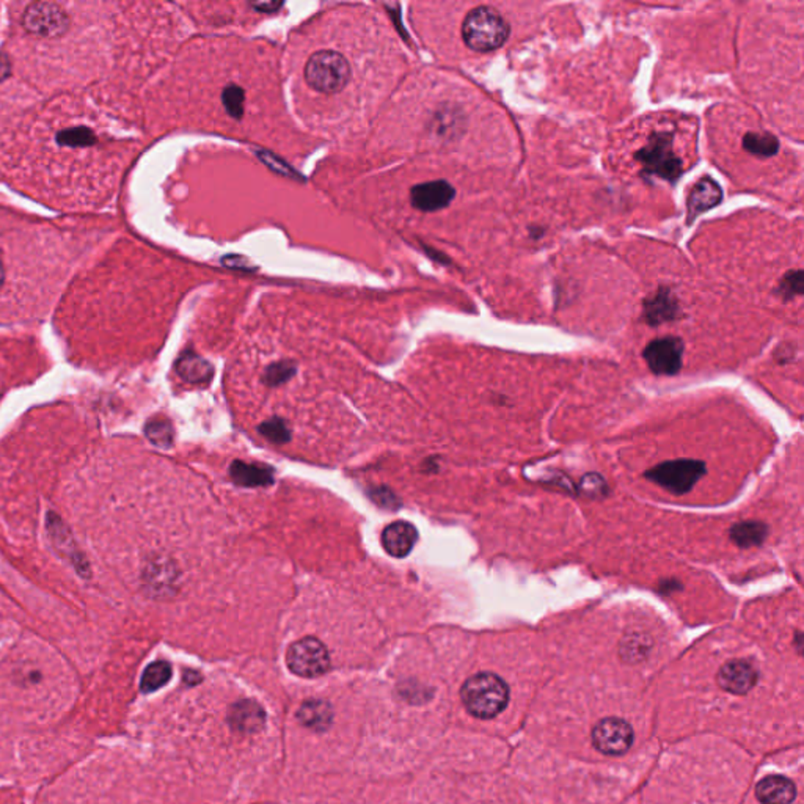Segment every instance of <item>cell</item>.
Instances as JSON below:
<instances>
[{
	"instance_id": "2",
	"label": "cell",
	"mask_w": 804,
	"mask_h": 804,
	"mask_svg": "<svg viewBox=\"0 0 804 804\" xmlns=\"http://www.w3.org/2000/svg\"><path fill=\"white\" fill-rule=\"evenodd\" d=\"M510 700V690L498 675L491 673L470 677L462 687V700L468 712L478 718H493Z\"/></svg>"
},
{
	"instance_id": "19",
	"label": "cell",
	"mask_w": 804,
	"mask_h": 804,
	"mask_svg": "<svg viewBox=\"0 0 804 804\" xmlns=\"http://www.w3.org/2000/svg\"><path fill=\"white\" fill-rule=\"evenodd\" d=\"M768 527L765 523L746 522L736 523L729 531L732 542L737 544L742 548H751V547L761 546L762 542L767 538Z\"/></svg>"
},
{
	"instance_id": "7",
	"label": "cell",
	"mask_w": 804,
	"mask_h": 804,
	"mask_svg": "<svg viewBox=\"0 0 804 804\" xmlns=\"http://www.w3.org/2000/svg\"><path fill=\"white\" fill-rule=\"evenodd\" d=\"M69 19L63 8L50 2H35L25 8L23 25L40 37H60L67 31Z\"/></svg>"
},
{
	"instance_id": "27",
	"label": "cell",
	"mask_w": 804,
	"mask_h": 804,
	"mask_svg": "<svg viewBox=\"0 0 804 804\" xmlns=\"http://www.w3.org/2000/svg\"><path fill=\"white\" fill-rule=\"evenodd\" d=\"M263 432H265V436L269 437L270 440H276V442L286 440V434H288L285 426L282 423H276V421H270L263 426Z\"/></svg>"
},
{
	"instance_id": "25",
	"label": "cell",
	"mask_w": 804,
	"mask_h": 804,
	"mask_svg": "<svg viewBox=\"0 0 804 804\" xmlns=\"http://www.w3.org/2000/svg\"><path fill=\"white\" fill-rule=\"evenodd\" d=\"M244 90L238 86H228L223 90V104L227 107L228 113L234 118L242 117L244 113Z\"/></svg>"
},
{
	"instance_id": "12",
	"label": "cell",
	"mask_w": 804,
	"mask_h": 804,
	"mask_svg": "<svg viewBox=\"0 0 804 804\" xmlns=\"http://www.w3.org/2000/svg\"><path fill=\"white\" fill-rule=\"evenodd\" d=\"M48 528H50V538L54 540V546L57 550H60L63 556L79 571L80 575L88 577L90 575V567L86 563L84 556L80 555L79 550L74 547L71 533L68 531L67 527L63 525L62 520L50 512L48 514Z\"/></svg>"
},
{
	"instance_id": "16",
	"label": "cell",
	"mask_w": 804,
	"mask_h": 804,
	"mask_svg": "<svg viewBox=\"0 0 804 804\" xmlns=\"http://www.w3.org/2000/svg\"><path fill=\"white\" fill-rule=\"evenodd\" d=\"M795 795L792 781L782 776H768L757 786V799L763 804H790Z\"/></svg>"
},
{
	"instance_id": "9",
	"label": "cell",
	"mask_w": 804,
	"mask_h": 804,
	"mask_svg": "<svg viewBox=\"0 0 804 804\" xmlns=\"http://www.w3.org/2000/svg\"><path fill=\"white\" fill-rule=\"evenodd\" d=\"M592 742L603 754H624L633 742L632 727L622 719H602L594 727Z\"/></svg>"
},
{
	"instance_id": "29",
	"label": "cell",
	"mask_w": 804,
	"mask_h": 804,
	"mask_svg": "<svg viewBox=\"0 0 804 804\" xmlns=\"http://www.w3.org/2000/svg\"><path fill=\"white\" fill-rule=\"evenodd\" d=\"M5 261H4V257H2V252H0V289L4 288V285H5Z\"/></svg>"
},
{
	"instance_id": "28",
	"label": "cell",
	"mask_w": 804,
	"mask_h": 804,
	"mask_svg": "<svg viewBox=\"0 0 804 804\" xmlns=\"http://www.w3.org/2000/svg\"><path fill=\"white\" fill-rule=\"evenodd\" d=\"M282 5H283L282 2H266V4H252V6H253V8H255V10H258V12H265V13L276 12V10H278V8H280V6H282Z\"/></svg>"
},
{
	"instance_id": "1",
	"label": "cell",
	"mask_w": 804,
	"mask_h": 804,
	"mask_svg": "<svg viewBox=\"0 0 804 804\" xmlns=\"http://www.w3.org/2000/svg\"><path fill=\"white\" fill-rule=\"evenodd\" d=\"M510 24L491 6H478L468 13L462 24V38L468 48L491 52L501 48L510 37Z\"/></svg>"
},
{
	"instance_id": "26",
	"label": "cell",
	"mask_w": 804,
	"mask_h": 804,
	"mask_svg": "<svg viewBox=\"0 0 804 804\" xmlns=\"http://www.w3.org/2000/svg\"><path fill=\"white\" fill-rule=\"evenodd\" d=\"M780 294L784 295L786 299H793L797 295L803 294V274L801 270H793L789 272L780 285Z\"/></svg>"
},
{
	"instance_id": "11",
	"label": "cell",
	"mask_w": 804,
	"mask_h": 804,
	"mask_svg": "<svg viewBox=\"0 0 804 804\" xmlns=\"http://www.w3.org/2000/svg\"><path fill=\"white\" fill-rule=\"evenodd\" d=\"M721 200H723V189L717 181L709 176L700 179L688 197V223H691L698 215L704 214L709 209L715 208Z\"/></svg>"
},
{
	"instance_id": "17",
	"label": "cell",
	"mask_w": 804,
	"mask_h": 804,
	"mask_svg": "<svg viewBox=\"0 0 804 804\" xmlns=\"http://www.w3.org/2000/svg\"><path fill=\"white\" fill-rule=\"evenodd\" d=\"M176 371L189 384H206L211 381L212 373H214L211 363L206 362L204 358L194 352H185L179 357V360L176 362Z\"/></svg>"
},
{
	"instance_id": "15",
	"label": "cell",
	"mask_w": 804,
	"mask_h": 804,
	"mask_svg": "<svg viewBox=\"0 0 804 804\" xmlns=\"http://www.w3.org/2000/svg\"><path fill=\"white\" fill-rule=\"evenodd\" d=\"M265 710L253 700H239L230 709L228 721L236 731L250 734L257 732L265 725Z\"/></svg>"
},
{
	"instance_id": "4",
	"label": "cell",
	"mask_w": 804,
	"mask_h": 804,
	"mask_svg": "<svg viewBox=\"0 0 804 804\" xmlns=\"http://www.w3.org/2000/svg\"><path fill=\"white\" fill-rule=\"evenodd\" d=\"M635 158L645 167V173L668 181H675L683 170L681 158L674 153L673 135L670 132H658L654 135Z\"/></svg>"
},
{
	"instance_id": "13",
	"label": "cell",
	"mask_w": 804,
	"mask_h": 804,
	"mask_svg": "<svg viewBox=\"0 0 804 804\" xmlns=\"http://www.w3.org/2000/svg\"><path fill=\"white\" fill-rule=\"evenodd\" d=\"M418 531L407 522L390 523L382 533V546L394 558H404L417 544Z\"/></svg>"
},
{
	"instance_id": "6",
	"label": "cell",
	"mask_w": 804,
	"mask_h": 804,
	"mask_svg": "<svg viewBox=\"0 0 804 804\" xmlns=\"http://www.w3.org/2000/svg\"><path fill=\"white\" fill-rule=\"evenodd\" d=\"M289 670L301 677H320L330 668V655L326 646L316 638H302L289 646L286 652Z\"/></svg>"
},
{
	"instance_id": "14",
	"label": "cell",
	"mask_w": 804,
	"mask_h": 804,
	"mask_svg": "<svg viewBox=\"0 0 804 804\" xmlns=\"http://www.w3.org/2000/svg\"><path fill=\"white\" fill-rule=\"evenodd\" d=\"M755 677H757V674H755L753 664H749L748 662H743V660H734V662H729V664H726L721 668L718 674V682L719 685L727 690V691L743 694L754 687Z\"/></svg>"
},
{
	"instance_id": "18",
	"label": "cell",
	"mask_w": 804,
	"mask_h": 804,
	"mask_svg": "<svg viewBox=\"0 0 804 804\" xmlns=\"http://www.w3.org/2000/svg\"><path fill=\"white\" fill-rule=\"evenodd\" d=\"M297 718L314 731H326L332 723V709L324 700H308L301 707Z\"/></svg>"
},
{
	"instance_id": "20",
	"label": "cell",
	"mask_w": 804,
	"mask_h": 804,
	"mask_svg": "<svg viewBox=\"0 0 804 804\" xmlns=\"http://www.w3.org/2000/svg\"><path fill=\"white\" fill-rule=\"evenodd\" d=\"M231 476L240 485H267L272 483V470L261 465H248L244 462H234Z\"/></svg>"
},
{
	"instance_id": "23",
	"label": "cell",
	"mask_w": 804,
	"mask_h": 804,
	"mask_svg": "<svg viewBox=\"0 0 804 804\" xmlns=\"http://www.w3.org/2000/svg\"><path fill=\"white\" fill-rule=\"evenodd\" d=\"M172 677V666L167 662H154L141 675L140 688L143 693H153L164 687Z\"/></svg>"
},
{
	"instance_id": "21",
	"label": "cell",
	"mask_w": 804,
	"mask_h": 804,
	"mask_svg": "<svg viewBox=\"0 0 804 804\" xmlns=\"http://www.w3.org/2000/svg\"><path fill=\"white\" fill-rule=\"evenodd\" d=\"M743 148L759 158H772L780 151V140L768 132H748L743 137Z\"/></svg>"
},
{
	"instance_id": "10",
	"label": "cell",
	"mask_w": 804,
	"mask_h": 804,
	"mask_svg": "<svg viewBox=\"0 0 804 804\" xmlns=\"http://www.w3.org/2000/svg\"><path fill=\"white\" fill-rule=\"evenodd\" d=\"M455 187L443 179L415 185L411 192L413 208L423 211V212H434V211L447 208L449 203L455 200Z\"/></svg>"
},
{
	"instance_id": "8",
	"label": "cell",
	"mask_w": 804,
	"mask_h": 804,
	"mask_svg": "<svg viewBox=\"0 0 804 804\" xmlns=\"http://www.w3.org/2000/svg\"><path fill=\"white\" fill-rule=\"evenodd\" d=\"M643 357L654 375H674L682 368L683 343L681 338H658L647 344Z\"/></svg>"
},
{
	"instance_id": "3",
	"label": "cell",
	"mask_w": 804,
	"mask_h": 804,
	"mask_svg": "<svg viewBox=\"0 0 804 804\" xmlns=\"http://www.w3.org/2000/svg\"><path fill=\"white\" fill-rule=\"evenodd\" d=\"M305 79L316 92H341L350 79L349 62L335 50H320L308 59Z\"/></svg>"
},
{
	"instance_id": "22",
	"label": "cell",
	"mask_w": 804,
	"mask_h": 804,
	"mask_svg": "<svg viewBox=\"0 0 804 804\" xmlns=\"http://www.w3.org/2000/svg\"><path fill=\"white\" fill-rule=\"evenodd\" d=\"M677 313V305L671 299L670 293H658L652 301L646 303V318L651 324H662L671 321Z\"/></svg>"
},
{
	"instance_id": "5",
	"label": "cell",
	"mask_w": 804,
	"mask_h": 804,
	"mask_svg": "<svg viewBox=\"0 0 804 804\" xmlns=\"http://www.w3.org/2000/svg\"><path fill=\"white\" fill-rule=\"evenodd\" d=\"M706 474V464L691 459L664 462L646 472V478L664 487V491L683 495L693 489L694 484Z\"/></svg>"
},
{
	"instance_id": "24",
	"label": "cell",
	"mask_w": 804,
	"mask_h": 804,
	"mask_svg": "<svg viewBox=\"0 0 804 804\" xmlns=\"http://www.w3.org/2000/svg\"><path fill=\"white\" fill-rule=\"evenodd\" d=\"M145 434L149 438V442L154 443L156 447L166 448V447L172 445L173 428L170 421H167V420H153V421H149L147 424V428H145Z\"/></svg>"
}]
</instances>
